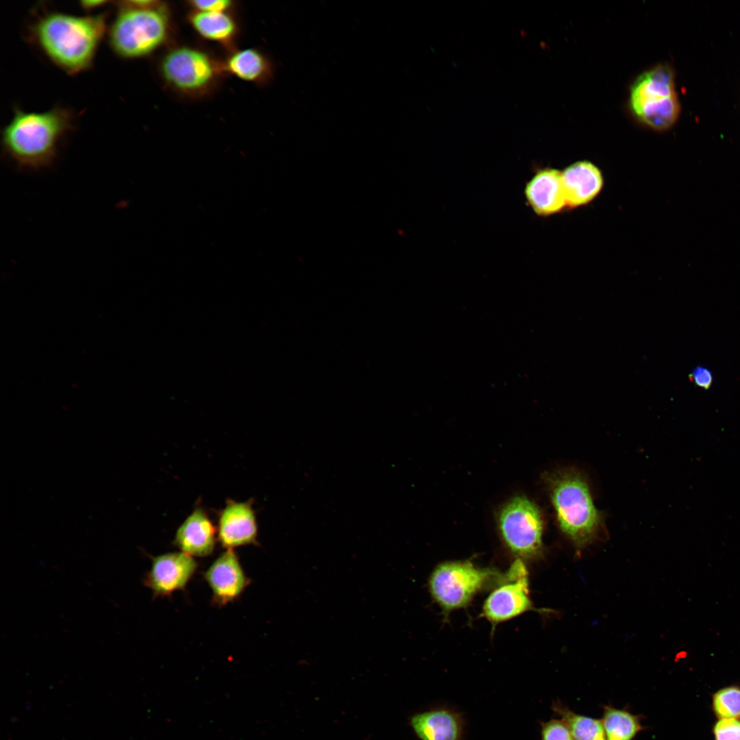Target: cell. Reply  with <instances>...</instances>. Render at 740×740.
<instances>
[{
  "label": "cell",
  "instance_id": "cell-20",
  "mask_svg": "<svg viewBox=\"0 0 740 740\" xmlns=\"http://www.w3.org/2000/svg\"><path fill=\"white\" fill-rule=\"evenodd\" d=\"M552 709L566 724L574 740H606L602 720L577 714L560 702H554Z\"/></svg>",
  "mask_w": 740,
  "mask_h": 740
},
{
  "label": "cell",
  "instance_id": "cell-2",
  "mask_svg": "<svg viewBox=\"0 0 740 740\" xmlns=\"http://www.w3.org/2000/svg\"><path fill=\"white\" fill-rule=\"evenodd\" d=\"M73 123L71 111L64 108L54 107L42 112H26L16 108L2 130V144L18 164L44 167L55 158L58 142Z\"/></svg>",
  "mask_w": 740,
  "mask_h": 740
},
{
  "label": "cell",
  "instance_id": "cell-8",
  "mask_svg": "<svg viewBox=\"0 0 740 740\" xmlns=\"http://www.w3.org/2000/svg\"><path fill=\"white\" fill-rule=\"evenodd\" d=\"M499 529L507 547L516 556H536L542 549L543 518L536 505L526 497H515L500 510Z\"/></svg>",
  "mask_w": 740,
  "mask_h": 740
},
{
  "label": "cell",
  "instance_id": "cell-24",
  "mask_svg": "<svg viewBox=\"0 0 740 740\" xmlns=\"http://www.w3.org/2000/svg\"><path fill=\"white\" fill-rule=\"evenodd\" d=\"M190 5L195 10L207 12H227L232 6V2L227 0L216 1H190Z\"/></svg>",
  "mask_w": 740,
  "mask_h": 740
},
{
  "label": "cell",
  "instance_id": "cell-15",
  "mask_svg": "<svg viewBox=\"0 0 740 740\" xmlns=\"http://www.w3.org/2000/svg\"><path fill=\"white\" fill-rule=\"evenodd\" d=\"M215 529L206 513L195 509L177 530L175 544L191 556H209L214 550Z\"/></svg>",
  "mask_w": 740,
  "mask_h": 740
},
{
  "label": "cell",
  "instance_id": "cell-23",
  "mask_svg": "<svg viewBox=\"0 0 740 740\" xmlns=\"http://www.w3.org/2000/svg\"><path fill=\"white\" fill-rule=\"evenodd\" d=\"M715 740H740V721L735 718L720 719L714 727Z\"/></svg>",
  "mask_w": 740,
  "mask_h": 740
},
{
  "label": "cell",
  "instance_id": "cell-16",
  "mask_svg": "<svg viewBox=\"0 0 740 740\" xmlns=\"http://www.w3.org/2000/svg\"><path fill=\"white\" fill-rule=\"evenodd\" d=\"M410 725L421 740H462L460 715L446 708H436L413 715Z\"/></svg>",
  "mask_w": 740,
  "mask_h": 740
},
{
  "label": "cell",
  "instance_id": "cell-5",
  "mask_svg": "<svg viewBox=\"0 0 740 740\" xmlns=\"http://www.w3.org/2000/svg\"><path fill=\"white\" fill-rule=\"evenodd\" d=\"M632 113L656 131L670 129L680 112L673 69L658 64L641 74L632 84L629 98Z\"/></svg>",
  "mask_w": 740,
  "mask_h": 740
},
{
  "label": "cell",
  "instance_id": "cell-3",
  "mask_svg": "<svg viewBox=\"0 0 740 740\" xmlns=\"http://www.w3.org/2000/svg\"><path fill=\"white\" fill-rule=\"evenodd\" d=\"M545 478L561 531L577 548L587 546L597 536L603 519L586 478L576 469L565 468Z\"/></svg>",
  "mask_w": 740,
  "mask_h": 740
},
{
  "label": "cell",
  "instance_id": "cell-12",
  "mask_svg": "<svg viewBox=\"0 0 740 740\" xmlns=\"http://www.w3.org/2000/svg\"><path fill=\"white\" fill-rule=\"evenodd\" d=\"M213 602L224 606L238 597L250 582L233 549H227L204 573Z\"/></svg>",
  "mask_w": 740,
  "mask_h": 740
},
{
  "label": "cell",
  "instance_id": "cell-13",
  "mask_svg": "<svg viewBox=\"0 0 740 740\" xmlns=\"http://www.w3.org/2000/svg\"><path fill=\"white\" fill-rule=\"evenodd\" d=\"M567 210L584 207L602 193L604 177L602 170L589 160H578L561 171Z\"/></svg>",
  "mask_w": 740,
  "mask_h": 740
},
{
  "label": "cell",
  "instance_id": "cell-18",
  "mask_svg": "<svg viewBox=\"0 0 740 740\" xmlns=\"http://www.w3.org/2000/svg\"><path fill=\"white\" fill-rule=\"evenodd\" d=\"M192 27L203 38L230 45L238 32L234 19L226 12L194 11L188 17Z\"/></svg>",
  "mask_w": 740,
  "mask_h": 740
},
{
  "label": "cell",
  "instance_id": "cell-6",
  "mask_svg": "<svg viewBox=\"0 0 740 740\" xmlns=\"http://www.w3.org/2000/svg\"><path fill=\"white\" fill-rule=\"evenodd\" d=\"M502 574L470 561H449L439 565L428 580L429 591L445 613L467 606L473 597Z\"/></svg>",
  "mask_w": 740,
  "mask_h": 740
},
{
  "label": "cell",
  "instance_id": "cell-25",
  "mask_svg": "<svg viewBox=\"0 0 740 740\" xmlns=\"http://www.w3.org/2000/svg\"><path fill=\"white\" fill-rule=\"evenodd\" d=\"M688 378L690 382L697 387L708 390L711 388L713 376L712 372L703 366H698L689 374Z\"/></svg>",
  "mask_w": 740,
  "mask_h": 740
},
{
  "label": "cell",
  "instance_id": "cell-26",
  "mask_svg": "<svg viewBox=\"0 0 740 740\" xmlns=\"http://www.w3.org/2000/svg\"><path fill=\"white\" fill-rule=\"evenodd\" d=\"M108 3L107 1H80V5L85 10H92L96 8H99L105 3Z\"/></svg>",
  "mask_w": 740,
  "mask_h": 740
},
{
  "label": "cell",
  "instance_id": "cell-10",
  "mask_svg": "<svg viewBox=\"0 0 740 740\" xmlns=\"http://www.w3.org/2000/svg\"><path fill=\"white\" fill-rule=\"evenodd\" d=\"M197 563L193 556L182 552L163 554L151 558V566L144 578V584L153 597L169 596L184 589L194 575Z\"/></svg>",
  "mask_w": 740,
  "mask_h": 740
},
{
  "label": "cell",
  "instance_id": "cell-1",
  "mask_svg": "<svg viewBox=\"0 0 740 740\" xmlns=\"http://www.w3.org/2000/svg\"><path fill=\"white\" fill-rule=\"evenodd\" d=\"M106 14L75 16L50 12L30 27L34 42L55 64L69 74L91 66L106 29Z\"/></svg>",
  "mask_w": 740,
  "mask_h": 740
},
{
  "label": "cell",
  "instance_id": "cell-11",
  "mask_svg": "<svg viewBox=\"0 0 740 740\" xmlns=\"http://www.w3.org/2000/svg\"><path fill=\"white\" fill-rule=\"evenodd\" d=\"M528 206L541 217L567 210L561 171L552 167L536 169L524 188Z\"/></svg>",
  "mask_w": 740,
  "mask_h": 740
},
{
  "label": "cell",
  "instance_id": "cell-17",
  "mask_svg": "<svg viewBox=\"0 0 740 740\" xmlns=\"http://www.w3.org/2000/svg\"><path fill=\"white\" fill-rule=\"evenodd\" d=\"M223 71L242 80L264 84L273 76V66L269 59L253 48L233 52L222 65Z\"/></svg>",
  "mask_w": 740,
  "mask_h": 740
},
{
  "label": "cell",
  "instance_id": "cell-14",
  "mask_svg": "<svg viewBox=\"0 0 740 740\" xmlns=\"http://www.w3.org/2000/svg\"><path fill=\"white\" fill-rule=\"evenodd\" d=\"M258 527L254 511L249 502L230 500L220 513L218 540L223 547L252 544L256 542Z\"/></svg>",
  "mask_w": 740,
  "mask_h": 740
},
{
  "label": "cell",
  "instance_id": "cell-9",
  "mask_svg": "<svg viewBox=\"0 0 740 740\" xmlns=\"http://www.w3.org/2000/svg\"><path fill=\"white\" fill-rule=\"evenodd\" d=\"M482 606V615L493 624L512 619L532 610L528 574L521 559L515 560Z\"/></svg>",
  "mask_w": 740,
  "mask_h": 740
},
{
  "label": "cell",
  "instance_id": "cell-7",
  "mask_svg": "<svg viewBox=\"0 0 740 740\" xmlns=\"http://www.w3.org/2000/svg\"><path fill=\"white\" fill-rule=\"evenodd\" d=\"M160 73L167 86L188 96L208 92L215 84L222 66L199 49L181 46L170 49L160 62Z\"/></svg>",
  "mask_w": 740,
  "mask_h": 740
},
{
  "label": "cell",
  "instance_id": "cell-4",
  "mask_svg": "<svg viewBox=\"0 0 740 740\" xmlns=\"http://www.w3.org/2000/svg\"><path fill=\"white\" fill-rule=\"evenodd\" d=\"M108 32L111 48L119 56H146L162 45L170 33L164 5L157 1H123Z\"/></svg>",
  "mask_w": 740,
  "mask_h": 740
},
{
  "label": "cell",
  "instance_id": "cell-21",
  "mask_svg": "<svg viewBox=\"0 0 740 740\" xmlns=\"http://www.w3.org/2000/svg\"><path fill=\"white\" fill-rule=\"evenodd\" d=\"M713 709L721 719L740 717V689L730 687L718 691L713 695Z\"/></svg>",
  "mask_w": 740,
  "mask_h": 740
},
{
  "label": "cell",
  "instance_id": "cell-22",
  "mask_svg": "<svg viewBox=\"0 0 740 740\" xmlns=\"http://www.w3.org/2000/svg\"><path fill=\"white\" fill-rule=\"evenodd\" d=\"M541 740H574V737L562 719H551L541 724Z\"/></svg>",
  "mask_w": 740,
  "mask_h": 740
},
{
  "label": "cell",
  "instance_id": "cell-19",
  "mask_svg": "<svg viewBox=\"0 0 740 740\" xmlns=\"http://www.w3.org/2000/svg\"><path fill=\"white\" fill-rule=\"evenodd\" d=\"M606 740H632L643 730L639 716L604 706L602 719Z\"/></svg>",
  "mask_w": 740,
  "mask_h": 740
}]
</instances>
